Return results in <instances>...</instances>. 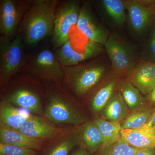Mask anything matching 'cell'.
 I'll return each instance as SVG.
<instances>
[{
    "mask_svg": "<svg viewBox=\"0 0 155 155\" xmlns=\"http://www.w3.org/2000/svg\"><path fill=\"white\" fill-rule=\"evenodd\" d=\"M58 0H33L25 12L18 33L28 45L52 37Z\"/></svg>",
    "mask_w": 155,
    "mask_h": 155,
    "instance_id": "cell-1",
    "label": "cell"
},
{
    "mask_svg": "<svg viewBox=\"0 0 155 155\" xmlns=\"http://www.w3.org/2000/svg\"><path fill=\"white\" fill-rule=\"evenodd\" d=\"M48 103L45 116L58 124L78 125L86 121L84 116L70 103L71 96L61 84L46 81Z\"/></svg>",
    "mask_w": 155,
    "mask_h": 155,
    "instance_id": "cell-2",
    "label": "cell"
},
{
    "mask_svg": "<svg viewBox=\"0 0 155 155\" xmlns=\"http://www.w3.org/2000/svg\"><path fill=\"white\" fill-rule=\"evenodd\" d=\"M64 77L62 84L78 96L91 91L99 83L105 73V66L99 60L75 66H62Z\"/></svg>",
    "mask_w": 155,
    "mask_h": 155,
    "instance_id": "cell-3",
    "label": "cell"
},
{
    "mask_svg": "<svg viewBox=\"0 0 155 155\" xmlns=\"http://www.w3.org/2000/svg\"><path fill=\"white\" fill-rule=\"evenodd\" d=\"M38 79L28 73L22 74L17 78L11 85L5 87L6 93L3 98L13 105L18 106L35 115L42 113L40 95L42 90L39 88Z\"/></svg>",
    "mask_w": 155,
    "mask_h": 155,
    "instance_id": "cell-4",
    "label": "cell"
},
{
    "mask_svg": "<svg viewBox=\"0 0 155 155\" xmlns=\"http://www.w3.org/2000/svg\"><path fill=\"white\" fill-rule=\"evenodd\" d=\"M23 41L19 34L13 39L0 36V82L2 89L22 71L26 58Z\"/></svg>",
    "mask_w": 155,
    "mask_h": 155,
    "instance_id": "cell-5",
    "label": "cell"
},
{
    "mask_svg": "<svg viewBox=\"0 0 155 155\" xmlns=\"http://www.w3.org/2000/svg\"><path fill=\"white\" fill-rule=\"evenodd\" d=\"M22 71L38 80L62 84L63 67L51 50L45 49L26 57Z\"/></svg>",
    "mask_w": 155,
    "mask_h": 155,
    "instance_id": "cell-6",
    "label": "cell"
},
{
    "mask_svg": "<svg viewBox=\"0 0 155 155\" xmlns=\"http://www.w3.org/2000/svg\"><path fill=\"white\" fill-rule=\"evenodd\" d=\"M80 8L78 1H58L51 38L54 50L61 48L69 40V31L73 25H77Z\"/></svg>",
    "mask_w": 155,
    "mask_h": 155,
    "instance_id": "cell-7",
    "label": "cell"
},
{
    "mask_svg": "<svg viewBox=\"0 0 155 155\" xmlns=\"http://www.w3.org/2000/svg\"><path fill=\"white\" fill-rule=\"evenodd\" d=\"M31 1H0L1 36L13 39L18 30Z\"/></svg>",
    "mask_w": 155,
    "mask_h": 155,
    "instance_id": "cell-8",
    "label": "cell"
},
{
    "mask_svg": "<svg viewBox=\"0 0 155 155\" xmlns=\"http://www.w3.org/2000/svg\"><path fill=\"white\" fill-rule=\"evenodd\" d=\"M103 51L102 45L88 41L82 50H75L70 40L61 48L55 50L54 54L62 66H75L84 61L96 58Z\"/></svg>",
    "mask_w": 155,
    "mask_h": 155,
    "instance_id": "cell-9",
    "label": "cell"
},
{
    "mask_svg": "<svg viewBox=\"0 0 155 155\" xmlns=\"http://www.w3.org/2000/svg\"><path fill=\"white\" fill-rule=\"evenodd\" d=\"M125 5L131 28L137 33L143 31L154 16L155 1L130 0Z\"/></svg>",
    "mask_w": 155,
    "mask_h": 155,
    "instance_id": "cell-10",
    "label": "cell"
},
{
    "mask_svg": "<svg viewBox=\"0 0 155 155\" xmlns=\"http://www.w3.org/2000/svg\"><path fill=\"white\" fill-rule=\"evenodd\" d=\"M104 46L110 60L113 71L119 75L129 74L134 68L133 61L125 45L114 35L110 34Z\"/></svg>",
    "mask_w": 155,
    "mask_h": 155,
    "instance_id": "cell-11",
    "label": "cell"
},
{
    "mask_svg": "<svg viewBox=\"0 0 155 155\" xmlns=\"http://www.w3.org/2000/svg\"><path fill=\"white\" fill-rule=\"evenodd\" d=\"M76 26L88 41L104 45L108 38L107 33L96 22L88 7L85 5L81 7Z\"/></svg>",
    "mask_w": 155,
    "mask_h": 155,
    "instance_id": "cell-12",
    "label": "cell"
},
{
    "mask_svg": "<svg viewBox=\"0 0 155 155\" xmlns=\"http://www.w3.org/2000/svg\"><path fill=\"white\" fill-rule=\"evenodd\" d=\"M128 75V80L143 94L148 95L155 87V63L140 62Z\"/></svg>",
    "mask_w": 155,
    "mask_h": 155,
    "instance_id": "cell-13",
    "label": "cell"
},
{
    "mask_svg": "<svg viewBox=\"0 0 155 155\" xmlns=\"http://www.w3.org/2000/svg\"><path fill=\"white\" fill-rule=\"evenodd\" d=\"M18 131L28 137L42 140L54 138L62 129L53 126L42 117L31 115Z\"/></svg>",
    "mask_w": 155,
    "mask_h": 155,
    "instance_id": "cell-14",
    "label": "cell"
},
{
    "mask_svg": "<svg viewBox=\"0 0 155 155\" xmlns=\"http://www.w3.org/2000/svg\"><path fill=\"white\" fill-rule=\"evenodd\" d=\"M121 139L138 149L155 147V126L145 124L136 129H122Z\"/></svg>",
    "mask_w": 155,
    "mask_h": 155,
    "instance_id": "cell-15",
    "label": "cell"
},
{
    "mask_svg": "<svg viewBox=\"0 0 155 155\" xmlns=\"http://www.w3.org/2000/svg\"><path fill=\"white\" fill-rule=\"evenodd\" d=\"M31 114L15 107L8 101L3 98L0 103V125L7 128L19 130Z\"/></svg>",
    "mask_w": 155,
    "mask_h": 155,
    "instance_id": "cell-16",
    "label": "cell"
},
{
    "mask_svg": "<svg viewBox=\"0 0 155 155\" xmlns=\"http://www.w3.org/2000/svg\"><path fill=\"white\" fill-rule=\"evenodd\" d=\"M0 143L14 145L34 150H40L42 141L28 137L18 131L0 125Z\"/></svg>",
    "mask_w": 155,
    "mask_h": 155,
    "instance_id": "cell-17",
    "label": "cell"
},
{
    "mask_svg": "<svg viewBox=\"0 0 155 155\" xmlns=\"http://www.w3.org/2000/svg\"><path fill=\"white\" fill-rule=\"evenodd\" d=\"M129 109L120 93H114L102 110V118L121 123L129 115Z\"/></svg>",
    "mask_w": 155,
    "mask_h": 155,
    "instance_id": "cell-18",
    "label": "cell"
},
{
    "mask_svg": "<svg viewBox=\"0 0 155 155\" xmlns=\"http://www.w3.org/2000/svg\"><path fill=\"white\" fill-rule=\"evenodd\" d=\"M119 92L130 110H140L145 107V100L140 92L128 79L119 84Z\"/></svg>",
    "mask_w": 155,
    "mask_h": 155,
    "instance_id": "cell-19",
    "label": "cell"
},
{
    "mask_svg": "<svg viewBox=\"0 0 155 155\" xmlns=\"http://www.w3.org/2000/svg\"><path fill=\"white\" fill-rule=\"evenodd\" d=\"M81 137L89 153L96 152L103 146L102 136L94 122H87L84 125Z\"/></svg>",
    "mask_w": 155,
    "mask_h": 155,
    "instance_id": "cell-20",
    "label": "cell"
},
{
    "mask_svg": "<svg viewBox=\"0 0 155 155\" xmlns=\"http://www.w3.org/2000/svg\"><path fill=\"white\" fill-rule=\"evenodd\" d=\"M94 122L102 136V147L113 144L121 139L122 128L120 123L109 121L102 118L96 119Z\"/></svg>",
    "mask_w": 155,
    "mask_h": 155,
    "instance_id": "cell-21",
    "label": "cell"
},
{
    "mask_svg": "<svg viewBox=\"0 0 155 155\" xmlns=\"http://www.w3.org/2000/svg\"><path fill=\"white\" fill-rule=\"evenodd\" d=\"M116 83L112 81L101 87L93 96L91 105L95 113L102 110L114 94Z\"/></svg>",
    "mask_w": 155,
    "mask_h": 155,
    "instance_id": "cell-22",
    "label": "cell"
},
{
    "mask_svg": "<svg viewBox=\"0 0 155 155\" xmlns=\"http://www.w3.org/2000/svg\"><path fill=\"white\" fill-rule=\"evenodd\" d=\"M153 108L145 107L134 111L120 123L122 129H136L143 126L147 122Z\"/></svg>",
    "mask_w": 155,
    "mask_h": 155,
    "instance_id": "cell-23",
    "label": "cell"
},
{
    "mask_svg": "<svg viewBox=\"0 0 155 155\" xmlns=\"http://www.w3.org/2000/svg\"><path fill=\"white\" fill-rule=\"evenodd\" d=\"M103 5L109 15L117 25L121 26L125 23V2L121 0H103Z\"/></svg>",
    "mask_w": 155,
    "mask_h": 155,
    "instance_id": "cell-24",
    "label": "cell"
},
{
    "mask_svg": "<svg viewBox=\"0 0 155 155\" xmlns=\"http://www.w3.org/2000/svg\"><path fill=\"white\" fill-rule=\"evenodd\" d=\"M140 150L130 146L121 139L102 147L98 155H136Z\"/></svg>",
    "mask_w": 155,
    "mask_h": 155,
    "instance_id": "cell-25",
    "label": "cell"
},
{
    "mask_svg": "<svg viewBox=\"0 0 155 155\" xmlns=\"http://www.w3.org/2000/svg\"><path fill=\"white\" fill-rule=\"evenodd\" d=\"M78 143L77 136L69 134L54 145L45 155H68Z\"/></svg>",
    "mask_w": 155,
    "mask_h": 155,
    "instance_id": "cell-26",
    "label": "cell"
},
{
    "mask_svg": "<svg viewBox=\"0 0 155 155\" xmlns=\"http://www.w3.org/2000/svg\"><path fill=\"white\" fill-rule=\"evenodd\" d=\"M35 150L0 143V155H36Z\"/></svg>",
    "mask_w": 155,
    "mask_h": 155,
    "instance_id": "cell-27",
    "label": "cell"
},
{
    "mask_svg": "<svg viewBox=\"0 0 155 155\" xmlns=\"http://www.w3.org/2000/svg\"><path fill=\"white\" fill-rule=\"evenodd\" d=\"M149 51L152 58L155 61V26L152 32L149 44Z\"/></svg>",
    "mask_w": 155,
    "mask_h": 155,
    "instance_id": "cell-28",
    "label": "cell"
},
{
    "mask_svg": "<svg viewBox=\"0 0 155 155\" xmlns=\"http://www.w3.org/2000/svg\"><path fill=\"white\" fill-rule=\"evenodd\" d=\"M136 155H155V147L140 150Z\"/></svg>",
    "mask_w": 155,
    "mask_h": 155,
    "instance_id": "cell-29",
    "label": "cell"
},
{
    "mask_svg": "<svg viewBox=\"0 0 155 155\" xmlns=\"http://www.w3.org/2000/svg\"><path fill=\"white\" fill-rule=\"evenodd\" d=\"M148 100L151 105L155 107V87L151 92L148 95Z\"/></svg>",
    "mask_w": 155,
    "mask_h": 155,
    "instance_id": "cell-30",
    "label": "cell"
},
{
    "mask_svg": "<svg viewBox=\"0 0 155 155\" xmlns=\"http://www.w3.org/2000/svg\"><path fill=\"white\" fill-rule=\"evenodd\" d=\"M72 155H89V153L85 148L80 147L74 152Z\"/></svg>",
    "mask_w": 155,
    "mask_h": 155,
    "instance_id": "cell-31",
    "label": "cell"
},
{
    "mask_svg": "<svg viewBox=\"0 0 155 155\" xmlns=\"http://www.w3.org/2000/svg\"><path fill=\"white\" fill-rule=\"evenodd\" d=\"M147 123L149 125L155 126V107L153 108L151 114L150 116L149 119Z\"/></svg>",
    "mask_w": 155,
    "mask_h": 155,
    "instance_id": "cell-32",
    "label": "cell"
}]
</instances>
